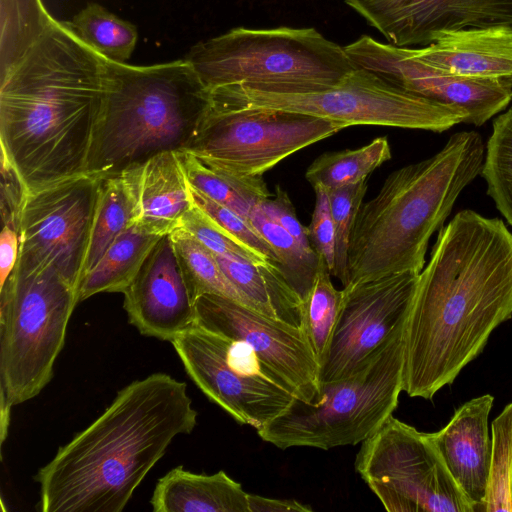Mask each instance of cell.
Wrapping results in <instances>:
<instances>
[{
	"mask_svg": "<svg viewBox=\"0 0 512 512\" xmlns=\"http://www.w3.org/2000/svg\"><path fill=\"white\" fill-rule=\"evenodd\" d=\"M512 317V233L459 211L439 229L419 273L404 333L402 390L432 399Z\"/></svg>",
	"mask_w": 512,
	"mask_h": 512,
	"instance_id": "6da1fadb",
	"label": "cell"
},
{
	"mask_svg": "<svg viewBox=\"0 0 512 512\" xmlns=\"http://www.w3.org/2000/svg\"><path fill=\"white\" fill-rule=\"evenodd\" d=\"M108 60L55 19L0 80L1 155L28 193L87 173Z\"/></svg>",
	"mask_w": 512,
	"mask_h": 512,
	"instance_id": "7a4b0ae2",
	"label": "cell"
},
{
	"mask_svg": "<svg viewBox=\"0 0 512 512\" xmlns=\"http://www.w3.org/2000/svg\"><path fill=\"white\" fill-rule=\"evenodd\" d=\"M196 424L185 382L162 372L131 382L38 470V510L121 512L173 439Z\"/></svg>",
	"mask_w": 512,
	"mask_h": 512,
	"instance_id": "3957f363",
	"label": "cell"
},
{
	"mask_svg": "<svg viewBox=\"0 0 512 512\" xmlns=\"http://www.w3.org/2000/svg\"><path fill=\"white\" fill-rule=\"evenodd\" d=\"M483 161L482 136L460 131L433 156L393 171L357 214L343 288L408 271L420 273L431 236L480 174Z\"/></svg>",
	"mask_w": 512,
	"mask_h": 512,
	"instance_id": "277c9868",
	"label": "cell"
},
{
	"mask_svg": "<svg viewBox=\"0 0 512 512\" xmlns=\"http://www.w3.org/2000/svg\"><path fill=\"white\" fill-rule=\"evenodd\" d=\"M105 103L89 154L87 173L107 177L166 151H186L210 103L183 58L148 66L108 60Z\"/></svg>",
	"mask_w": 512,
	"mask_h": 512,
	"instance_id": "5b68a950",
	"label": "cell"
},
{
	"mask_svg": "<svg viewBox=\"0 0 512 512\" xmlns=\"http://www.w3.org/2000/svg\"><path fill=\"white\" fill-rule=\"evenodd\" d=\"M184 59L207 90L242 84L277 92L320 90L359 68L315 28L238 27L195 44Z\"/></svg>",
	"mask_w": 512,
	"mask_h": 512,
	"instance_id": "8992f818",
	"label": "cell"
},
{
	"mask_svg": "<svg viewBox=\"0 0 512 512\" xmlns=\"http://www.w3.org/2000/svg\"><path fill=\"white\" fill-rule=\"evenodd\" d=\"M405 326L351 375L320 383L310 401L294 398L280 415L257 430L258 436L280 449L323 450L356 445L372 436L393 414L403 391Z\"/></svg>",
	"mask_w": 512,
	"mask_h": 512,
	"instance_id": "52a82bcc",
	"label": "cell"
},
{
	"mask_svg": "<svg viewBox=\"0 0 512 512\" xmlns=\"http://www.w3.org/2000/svg\"><path fill=\"white\" fill-rule=\"evenodd\" d=\"M78 304L77 290L52 266L17 264L0 288V396L10 405L36 397Z\"/></svg>",
	"mask_w": 512,
	"mask_h": 512,
	"instance_id": "ba28073f",
	"label": "cell"
},
{
	"mask_svg": "<svg viewBox=\"0 0 512 512\" xmlns=\"http://www.w3.org/2000/svg\"><path fill=\"white\" fill-rule=\"evenodd\" d=\"M209 92L211 102L220 106L302 113L344 128L375 125L442 133L467 120L465 111L408 92L363 68L320 90L277 92L233 84Z\"/></svg>",
	"mask_w": 512,
	"mask_h": 512,
	"instance_id": "9c48e42d",
	"label": "cell"
},
{
	"mask_svg": "<svg viewBox=\"0 0 512 512\" xmlns=\"http://www.w3.org/2000/svg\"><path fill=\"white\" fill-rule=\"evenodd\" d=\"M327 119L275 109L230 108L211 102L186 150L209 167L240 178L260 177L282 160L340 130Z\"/></svg>",
	"mask_w": 512,
	"mask_h": 512,
	"instance_id": "30bf717a",
	"label": "cell"
},
{
	"mask_svg": "<svg viewBox=\"0 0 512 512\" xmlns=\"http://www.w3.org/2000/svg\"><path fill=\"white\" fill-rule=\"evenodd\" d=\"M355 468L389 512H475L429 433L393 415L362 442Z\"/></svg>",
	"mask_w": 512,
	"mask_h": 512,
	"instance_id": "8fae6325",
	"label": "cell"
},
{
	"mask_svg": "<svg viewBox=\"0 0 512 512\" xmlns=\"http://www.w3.org/2000/svg\"><path fill=\"white\" fill-rule=\"evenodd\" d=\"M171 343L188 376L208 399L256 431L296 398L241 340L196 324Z\"/></svg>",
	"mask_w": 512,
	"mask_h": 512,
	"instance_id": "7c38bea8",
	"label": "cell"
},
{
	"mask_svg": "<svg viewBox=\"0 0 512 512\" xmlns=\"http://www.w3.org/2000/svg\"><path fill=\"white\" fill-rule=\"evenodd\" d=\"M102 179L84 173L28 193L18 261L52 266L78 292Z\"/></svg>",
	"mask_w": 512,
	"mask_h": 512,
	"instance_id": "4fadbf2b",
	"label": "cell"
},
{
	"mask_svg": "<svg viewBox=\"0 0 512 512\" xmlns=\"http://www.w3.org/2000/svg\"><path fill=\"white\" fill-rule=\"evenodd\" d=\"M419 273L343 288L337 325L319 366V384L345 378L406 325Z\"/></svg>",
	"mask_w": 512,
	"mask_h": 512,
	"instance_id": "5bb4252c",
	"label": "cell"
},
{
	"mask_svg": "<svg viewBox=\"0 0 512 512\" xmlns=\"http://www.w3.org/2000/svg\"><path fill=\"white\" fill-rule=\"evenodd\" d=\"M344 48L357 67L408 92L465 111L466 124L482 126L512 100V76L477 78L445 73L416 59L409 47L382 43L368 35Z\"/></svg>",
	"mask_w": 512,
	"mask_h": 512,
	"instance_id": "9a60e30c",
	"label": "cell"
},
{
	"mask_svg": "<svg viewBox=\"0 0 512 512\" xmlns=\"http://www.w3.org/2000/svg\"><path fill=\"white\" fill-rule=\"evenodd\" d=\"M195 310L197 325L248 344L296 398L310 401L318 394L319 363L302 327L215 294L200 296Z\"/></svg>",
	"mask_w": 512,
	"mask_h": 512,
	"instance_id": "2e32d148",
	"label": "cell"
},
{
	"mask_svg": "<svg viewBox=\"0 0 512 512\" xmlns=\"http://www.w3.org/2000/svg\"><path fill=\"white\" fill-rule=\"evenodd\" d=\"M399 47L428 45L446 32L511 26L512 0H345Z\"/></svg>",
	"mask_w": 512,
	"mask_h": 512,
	"instance_id": "e0dca14e",
	"label": "cell"
},
{
	"mask_svg": "<svg viewBox=\"0 0 512 512\" xmlns=\"http://www.w3.org/2000/svg\"><path fill=\"white\" fill-rule=\"evenodd\" d=\"M122 293L129 323L144 336L172 342L196 325L195 302L170 234L159 239Z\"/></svg>",
	"mask_w": 512,
	"mask_h": 512,
	"instance_id": "ac0fdd59",
	"label": "cell"
},
{
	"mask_svg": "<svg viewBox=\"0 0 512 512\" xmlns=\"http://www.w3.org/2000/svg\"><path fill=\"white\" fill-rule=\"evenodd\" d=\"M493 396L485 394L465 402L441 430L429 433L451 476L474 506L485 511L492 440L488 418Z\"/></svg>",
	"mask_w": 512,
	"mask_h": 512,
	"instance_id": "d6986e66",
	"label": "cell"
},
{
	"mask_svg": "<svg viewBox=\"0 0 512 512\" xmlns=\"http://www.w3.org/2000/svg\"><path fill=\"white\" fill-rule=\"evenodd\" d=\"M418 60L445 73L477 78L512 76V27L487 26L446 31L422 48Z\"/></svg>",
	"mask_w": 512,
	"mask_h": 512,
	"instance_id": "ffe728a7",
	"label": "cell"
},
{
	"mask_svg": "<svg viewBox=\"0 0 512 512\" xmlns=\"http://www.w3.org/2000/svg\"><path fill=\"white\" fill-rule=\"evenodd\" d=\"M123 172L133 187L140 227L164 236L182 226L194 203L177 152L159 153Z\"/></svg>",
	"mask_w": 512,
	"mask_h": 512,
	"instance_id": "44dd1931",
	"label": "cell"
},
{
	"mask_svg": "<svg viewBox=\"0 0 512 512\" xmlns=\"http://www.w3.org/2000/svg\"><path fill=\"white\" fill-rule=\"evenodd\" d=\"M150 503L154 512H250L248 493L224 471L197 474L183 466L157 481Z\"/></svg>",
	"mask_w": 512,
	"mask_h": 512,
	"instance_id": "7402d4cb",
	"label": "cell"
},
{
	"mask_svg": "<svg viewBox=\"0 0 512 512\" xmlns=\"http://www.w3.org/2000/svg\"><path fill=\"white\" fill-rule=\"evenodd\" d=\"M214 256L251 309L302 327V300L288 284L279 267L255 264L231 256Z\"/></svg>",
	"mask_w": 512,
	"mask_h": 512,
	"instance_id": "603a6c76",
	"label": "cell"
},
{
	"mask_svg": "<svg viewBox=\"0 0 512 512\" xmlns=\"http://www.w3.org/2000/svg\"><path fill=\"white\" fill-rule=\"evenodd\" d=\"M161 237L137 223L122 232L84 275L77 292L78 303L102 292H123Z\"/></svg>",
	"mask_w": 512,
	"mask_h": 512,
	"instance_id": "cb8c5ba5",
	"label": "cell"
},
{
	"mask_svg": "<svg viewBox=\"0 0 512 512\" xmlns=\"http://www.w3.org/2000/svg\"><path fill=\"white\" fill-rule=\"evenodd\" d=\"M137 219L136 199L127 174L122 172L104 177L99 189L83 277L98 263L113 241Z\"/></svg>",
	"mask_w": 512,
	"mask_h": 512,
	"instance_id": "d4e9b609",
	"label": "cell"
},
{
	"mask_svg": "<svg viewBox=\"0 0 512 512\" xmlns=\"http://www.w3.org/2000/svg\"><path fill=\"white\" fill-rule=\"evenodd\" d=\"M177 153L192 187L246 220L271 196L262 176L236 177L209 167L188 151Z\"/></svg>",
	"mask_w": 512,
	"mask_h": 512,
	"instance_id": "484cf974",
	"label": "cell"
},
{
	"mask_svg": "<svg viewBox=\"0 0 512 512\" xmlns=\"http://www.w3.org/2000/svg\"><path fill=\"white\" fill-rule=\"evenodd\" d=\"M54 20L42 0H0V80Z\"/></svg>",
	"mask_w": 512,
	"mask_h": 512,
	"instance_id": "4316f807",
	"label": "cell"
},
{
	"mask_svg": "<svg viewBox=\"0 0 512 512\" xmlns=\"http://www.w3.org/2000/svg\"><path fill=\"white\" fill-rule=\"evenodd\" d=\"M391 159L387 137H377L356 148L326 152L307 168L306 179L312 187L340 188L367 179L375 169Z\"/></svg>",
	"mask_w": 512,
	"mask_h": 512,
	"instance_id": "83f0119b",
	"label": "cell"
},
{
	"mask_svg": "<svg viewBox=\"0 0 512 512\" xmlns=\"http://www.w3.org/2000/svg\"><path fill=\"white\" fill-rule=\"evenodd\" d=\"M170 238L194 302L204 294H215L249 307L213 252L182 227L170 233Z\"/></svg>",
	"mask_w": 512,
	"mask_h": 512,
	"instance_id": "f1b7e54d",
	"label": "cell"
},
{
	"mask_svg": "<svg viewBox=\"0 0 512 512\" xmlns=\"http://www.w3.org/2000/svg\"><path fill=\"white\" fill-rule=\"evenodd\" d=\"M70 22L80 38L109 61L126 63L135 49L136 26L98 3H88Z\"/></svg>",
	"mask_w": 512,
	"mask_h": 512,
	"instance_id": "f546056e",
	"label": "cell"
},
{
	"mask_svg": "<svg viewBox=\"0 0 512 512\" xmlns=\"http://www.w3.org/2000/svg\"><path fill=\"white\" fill-rule=\"evenodd\" d=\"M248 221L273 250L279 268L301 300L308 294L318 268L319 256L305 249L283 227L266 216L257 207Z\"/></svg>",
	"mask_w": 512,
	"mask_h": 512,
	"instance_id": "4dcf8cb0",
	"label": "cell"
},
{
	"mask_svg": "<svg viewBox=\"0 0 512 512\" xmlns=\"http://www.w3.org/2000/svg\"><path fill=\"white\" fill-rule=\"evenodd\" d=\"M325 261L319 257L313 284L302 300V328L320 363L327 351L340 315L343 291L332 283Z\"/></svg>",
	"mask_w": 512,
	"mask_h": 512,
	"instance_id": "1f68e13d",
	"label": "cell"
},
{
	"mask_svg": "<svg viewBox=\"0 0 512 512\" xmlns=\"http://www.w3.org/2000/svg\"><path fill=\"white\" fill-rule=\"evenodd\" d=\"M480 174L487 194L512 226V107L493 121Z\"/></svg>",
	"mask_w": 512,
	"mask_h": 512,
	"instance_id": "d6a6232c",
	"label": "cell"
},
{
	"mask_svg": "<svg viewBox=\"0 0 512 512\" xmlns=\"http://www.w3.org/2000/svg\"><path fill=\"white\" fill-rule=\"evenodd\" d=\"M485 512H512V402L492 422Z\"/></svg>",
	"mask_w": 512,
	"mask_h": 512,
	"instance_id": "836d02e7",
	"label": "cell"
},
{
	"mask_svg": "<svg viewBox=\"0 0 512 512\" xmlns=\"http://www.w3.org/2000/svg\"><path fill=\"white\" fill-rule=\"evenodd\" d=\"M328 191L335 227L336 255L333 276L345 287L348 283V250L357 214L367 192V180Z\"/></svg>",
	"mask_w": 512,
	"mask_h": 512,
	"instance_id": "e575fe53",
	"label": "cell"
},
{
	"mask_svg": "<svg viewBox=\"0 0 512 512\" xmlns=\"http://www.w3.org/2000/svg\"><path fill=\"white\" fill-rule=\"evenodd\" d=\"M190 191L194 205L201 209L221 230L236 242L255 253L267 264L279 267L277 258L270 245L248 220L208 198L191 185Z\"/></svg>",
	"mask_w": 512,
	"mask_h": 512,
	"instance_id": "d590c367",
	"label": "cell"
},
{
	"mask_svg": "<svg viewBox=\"0 0 512 512\" xmlns=\"http://www.w3.org/2000/svg\"><path fill=\"white\" fill-rule=\"evenodd\" d=\"M181 227L214 254L241 258L255 264H267L255 253L227 235L195 205L184 218Z\"/></svg>",
	"mask_w": 512,
	"mask_h": 512,
	"instance_id": "8d00e7d4",
	"label": "cell"
},
{
	"mask_svg": "<svg viewBox=\"0 0 512 512\" xmlns=\"http://www.w3.org/2000/svg\"><path fill=\"white\" fill-rule=\"evenodd\" d=\"M313 188L316 197L311 222L307 227L308 237L314 251L325 261L333 276L335 269L336 238L328 191L321 186Z\"/></svg>",
	"mask_w": 512,
	"mask_h": 512,
	"instance_id": "74e56055",
	"label": "cell"
},
{
	"mask_svg": "<svg viewBox=\"0 0 512 512\" xmlns=\"http://www.w3.org/2000/svg\"><path fill=\"white\" fill-rule=\"evenodd\" d=\"M1 219L20 234V222L23 206L28 191L20 176L8 161L1 155Z\"/></svg>",
	"mask_w": 512,
	"mask_h": 512,
	"instance_id": "f35d334b",
	"label": "cell"
},
{
	"mask_svg": "<svg viewBox=\"0 0 512 512\" xmlns=\"http://www.w3.org/2000/svg\"><path fill=\"white\" fill-rule=\"evenodd\" d=\"M258 207L266 216L291 234L305 249L314 250L308 237L307 227L303 226L297 218L292 201L280 186L276 187V194L273 198H267Z\"/></svg>",
	"mask_w": 512,
	"mask_h": 512,
	"instance_id": "ab89813d",
	"label": "cell"
},
{
	"mask_svg": "<svg viewBox=\"0 0 512 512\" xmlns=\"http://www.w3.org/2000/svg\"><path fill=\"white\" fill-rule=\"evenodd\" d=\"M20 234L15 229L3 225L0 233V288L13 272L19 257Z\"/></svg>",
	"mask_w": 512,
	"mask_h": 512,
	"instance_id": "60d3db41",
	"label": "cell"
},
{
	"mask_svg": "<svg viewBox=\"0 0 512 512\" xmlns=\"http://www.w3.org/2000/svg\"><path fill=\"white\" fill-rule=\"evenodd\" d=\"M250 512H310L312 509L294 499H273L248 493Z\"/></svg>",
	"mask_w": 512,
	"mask_h": 512,
	"instance_id": "b9f144b4",
	"label": "cell"
},
{
	"mask_svg": "<svg viewBox=\"0 0 512 512\" xmlns=\"http://www.w3.org/2000/svg\"><path fill=\"white\" fill-rule=\"evenodd\" d=\"M10 405L3 397L0 396V424H1V445L7 437L9 427Z\"/></svg>",
	"mask_w": 512,
	"mask_h": 512,
	"instance_id": "7bdbcfd3",
	"label": "cell"
}]
</instances>
